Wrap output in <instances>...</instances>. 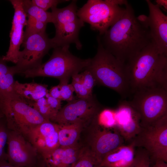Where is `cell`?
<instances>
[{
  "label": "cell",
  "mask_w": 167,
  "mask_h": 167,
  "mask_svg": "<svg viewBox=\"0 0 167 167\" xmlns=\"http://www.w3.org/2000/svg\"><path fill=\"white\" fill-rule=\"evenodd\" d=\"M125 6L121 17L99 36L105 49L126 64L152 41L148 28L135 17L130 5Z\"/></svg>",
  "instance_id": "obj_1"
},
{
  "label": "cell",
  "mask_w": 167,
  "mask_h": 167,
  "mask_svg": "<svg viewBox=\"0 0 167 167\" xmlns=\"http://www.w3.org/2000/svg\"><path fill=\"white\" fill-rule=\"evenodd\" d=\"M126 64L131 93L151 86L167 89V55L152 42Z\"/></svg>",
  "instance_id": "obj_2"
},
{
  "label": "cell",
  "mask_w": 167,
  "mask_h": 167,
  "mask_svg": "<svg viewBox=\"0 0 167 167\" xmlns=\"http://www.w3.org/2000/svg\"><path fill=\"white\" fill-rule=\"evenodd\" d=\"M97 53L85 69L92 74L96 83L110 88L125 98L131 93L126 64L106 50L100 37L97 38Z\"/></svg>",
  "instance_id": "obj_3"
},
{
  "label": "cell",
  "mask_w": 167,
  "mask_h": 167,
  "mask_svg": "<svg viewBox=\"0 0 167 167\" xmlns=\"http://www.w3.org/2000/svg\"><path fill=\"white\" fill-rule=\"evenodd\" d=\"M69 47L66 45L54 48L47 62L37 68L19 74L26 78L48 77L69 82L71 77L85 70L91 60V58L82 59L73 55L69 50Z\"/></svg>",
  "instance_id": "obj_4"
},
{
  "label": "cell",
  "mask_w": 167,
  "mask_h": 167,
  "mask_svg": "<svg viewBox=\"0 0 167 167\" xmlns=\"http://www.w3.org/2000/svg\"><path fill=\"white\" fill-rule=\"evenodd\" d=\"M129 101L140 116V124L145 127L167 114V89L151 86L138 90Z\"/></svg>",
  "instance_id": "obj_5"
},
{
  "label": "cell",
  "mask_w": 167,
  "mask_h": 167,
  "mask_svg": "<svg viewBox=\"0 0 167 167\" xmlns=\"http://www.w3.org/2000/svg\"><path fill=\"white\" fill-rule=\"evenodd\" d=\"M125 0H89L77 10L78 17L90 24L92 28L98 31L100 35L106 31L122 15Z\"/></svg>",
  "instance_id": "obj_6"
},
{
  "label": "cell",
  "mask_w": 167,
  "mask_h": 167,
  "mask_svg": "<svg viewBox=\"0 0 167 167\" xmlns=\"http://www.w3.org/2000/svg\"><path fill=\"white\" fill-rule=\"evenodd\" d=\"M0 111L8 128L25 138L32 128L48 121L26 101L20 99L10 100L0 96Z\"/></svg>",
  "instance_id": "obj_7"
},
{
  "label": "cell",
  "mask_w": 167,
  "mask_h": 167,
  "mask_svg": "<svg viewBox=\"0 0 167 167\" xmlns=\"http://www.w3.org/2000/svg\"><path fill=\"white\" fill-rule=\"evenodd\" d=\"M22 44L24 49L19 52L16 65L11 66L15 74L40 66L44 56L55 47L45 32L24 33Z\"/></svg>",
  "instance_id": "obj_8"
},
{
  "label": "cell",
  "mask_w": 167,
  "mask_h": 167,
  "mask_svg": "<svg viewBox=\"0 0 167 167\" xmlns=\"http://www.w3.org/2000/svg\"><path fill=\"white\" fill-rule=\"evenodd\" d=\"M135 147L144 149L155 161L167 162V114L155 123L142 127L139 133L130 142Z\"/></svg>",
  "instance_id": "obj_9"
},
{
  "label": "cell",
  "mask_w": 167,
  "mask_h": 167,
  "mask_svg": "<svg viewBox=\"0 0 167 167\" xmlns=\"http://www.w3.org/2000/svg\"><path fill=\"white\" fill-rule=\"evenodd\" d=\"M100 110L93 96L87 98H74L61 108L52 122L61 125L77 123L84 125L94 120Z\"/></svg>",
  "instance_id": "obj_10"
},
{
  "label": "cell",
  "mask_w": 167,
  "mask_h": 167,
  "mask_svg": "<svg viewBox=\"0 0 167 167\" xmlns=\"http://www.w3.org/2000/svg\"><path fill=\"white\" fill-rule=\"evenodd\" d=\"M6 145V160L15 166L32 167L41 156L24 136L9 129Z\"/></svg>",
  "instance_id": "obj_11"
},
{
  "label": "cell",
  "mask_w": 167,
  "mask_h": 167,
  "mask_svg": "<svg viewBox=\"0 0 167 167\" xmlns=\"http://www.w3.org/2000/svg\"><path fill=\"white\" fill-rule=\"evenodd\" d=\"M149 15H140L137 19L149 28L152 42L159 52L167 55V16L156 4L146 0Z\"/></svg>",
  "instance_id": "obj_12"
},
{
  "label": "cell",
  "mask_w": 167,
  "mask_h": 167,
  "mask_svg": "<svg viewBox=\"0 0 167 167\" xmlns=\"http://www.w3.org/2000/svg\"><path fill=\"white\" fill-rule=\"evenodd\" d=\"M92 135L91 153L97 166L111 151L124 144L125 140L115 129L110 130L97 124Z\"/></svg>",
  "instance_id": "obj_13"
},
{
  "label": "cell",
  "mask_w": 167,
  "mask_h": 167,
  "mask_svg": "<svg viewBox=\"0 0 167 167\" xmlns=\"http://www.w3.org/2000/svg\"><path fill=\"white\" fill-rule=\"evenodd\" d=\"M9 1L14 8V13L10 33L9 47L6 55L2 58L5 62H10L16 64L20 51V47L23 40V29L27 24V15L23 8V0Z\"/></svg>",
  "instance_id": "obj_14"
},
{
  "label": "cell",
  "mask_w": 167,
  "mask_h": 167,
  "mask_svg": "<svg viewBox=\"0 0 167 167\" xmlns=\"http://www.w3.org/2000/svg\"><path fill=\"white\" fill-rule=\"evenodd\" d=\"M115 129L125 141L130 142L140 132V116L129 101H123L115 110Z\"/></svg>",
  "instance_id": "obj_15"
},
{
  "label": "cell",
  "mask_w": 167,
  "mask_h": 167,
  "mask_svg": "<svg viewBox=\"0 0 167 167\" xmlns=\"http://www.w3.org/2000/svg\"><path fill=\"white\" fill-rule=\"evenodd\" d=\"M59 125L46 121L30 130L25 138L41 155L59 147Z\"/></svg>",
  "instance_id": "obj_16"
},
{
  "label": "cell",
  "mask_w": 167,
  "mask_h": 167,
  "mask_svg": "<svg viewBox=\"0 0 167 167\" xmlns=\"http://www.w3.org/2000/svg\"><path fill=\"white\" fill-rule=\"evenodd\" d=\"M84 23L77 15L55 18L54 24L55 34L51 39L55 47L70 46L73 43L78 49H81L82 45L79 40V34L80 29L84 26Z\"/></svg>",
  "instance_id": "obj_17"
},
{
  "label": "cell",
  "mask_w": 167,
  "mask_h": 167,
  "mask_svg": "<svg viewBox=\"0 0 167 167\" xmlns=\"http://www.w3.org/2000/svg\"><path fill=\"white\" fill-rule=\"evenodd\" d=\"M81 150L78 144L66 148L59 147L41 155L46 167H73Z\"/></svg>",
  "instance_id": "obj_18"
},
{
  "label": "cell",
  "mask_w": 167,
  "mask_h": 167,
  "mask_svg": "<svg viewBox=\"0 0 167 167\" xmlns=\"http://www.w3.org/2000/svg\"><path fill=\"white\" fill-rule=\"evenodd\" d=\"M135 148L132 143L117 147L108 153L97 167H132Z\"/></svg>",
  "instance_id": "obj_19"
},
{
  "label": "cell",
  "mask_w": 167,
  "mask_h": 167,
  "mask_svg": "<svg viewBox=\"0 0 167 167\" xmlns=\"http://www.w3.org/2000/svg\"><path fill=\"white\" fill-rule=\"evenodd\" d=\"M48 86L33 81L30 83H21L15 81L14 88L15 92L24 100L28 104L45 97L49 93Z\"/></svg>",
  "instance_id": "obj_20"
},
{
  "label": "cell",
  "mask_w": 167,
  "mask_h": 167,
  "mask_svg": "<svg viewBox=\"0 0 167 167\" xmlns=\"http://www.w3.org/2000/svg\"><path fill=\"white\" fill-rule=\"evenodd\" d=\"M11 67L7 66L5 62L0 59V94L7 99L25 100L15 92L14 79L15 75Z\"/></svg>",
  "instance_id": "obj_21"
},
{
  "label": "cell",
  "mask_w": 167,
  "mask_h": 167,
  "mask_svg": "<svg viewBox=\"0 0 167 167\" xmlns=\"http://www.w3.org/2000/svg\"><path fill=\"white\" fill-rule=\"evenodd\" d=\"M83 125L78 123L63 125H59L58 138L59 147L66 148L77 145Z\"/></svg>",
  "instance_id": "obj_22"
},
{
  "label": "cell",
  "mask_w": 167,
  "mask_h": 167,
  "mask_svg": "<svg viewBox=\"0 0 167 167\" xmlns=\"http://www.w3.org/2000/svg\"><path fill=\"white\" fill-rule=\"evenodd\" d=\"M24 9L27 17L30 16L46 24L54 23V19L51 12L45 11L34 4L32 0H23Z\"/></svg>",
  "instance_id": "obj_23"
},
{
  "label": "cell",
  "mask_w": 167,
  "mask_h": 167,
  "mask_svg": "<svg viewBox=\"0 0 167 167\" xmlns=\"http://www.w3.org/2000/svg\"><path fill=\"white\" fill-rule=\"evenodd\" d=\"M96 120L98 124L103 126L115 128V110L107 109L100 110L96 116Z\"/></svg>",
  "instance_id": "obj_24"
},
{
  "label": "cell",
  "mask_w": 167,
  "mask_h": 167,
  "mask_svg": "<svg viewBox=\"0 0 167 167\" xmlns=\"http://www.w3.org/2000/svg\"><path fill=\"white\" fill-rule=\"evenodd\" d=\"M28 105L32 107L47 120L52 121L55 116L46 101L45 97L31 102Z\"/></svg>",
  "instance_id": "obj_25"
},
{
  "label": "cell",
  "mask_w": 167,
  "mask_h": 167,
  "mask_svg": "<svg viewBox=\"0 0 167 167\" xmlns=\"http://www.w3.org/2000/svg\"><path fill=\"white\" fill-rule=\"evenodd\" d=\"M72 77L71 84L78 98H87L92 96V92L88 90L84 85L80 74H75Z\"/></svg>",
  "instance_id": "obj_26"
},
{
  "label": "cell",
  "mask_w": 167,
  "mask_h": 167,
  "mask_svg": "<svg viewBox=\"0 0 167 167\" xmlns=\"http://www.w3.org/2000/svg\"><path fill=\"white\" fill-rule=\"evenodd\" d=\"M89 150L82 148L79 157L73 167H97Z\"/></svg>",
  "instance_id": "obj_27"
},
{
  "label": "cell",
  "mask_w": 167,
  "mask_h": 167,
  "mask_svg": "<svg viewBox=\"0 0 167 167\" xmlns=\"http://www.w3.org/2000/svg\"><path fill=\"white\" fill-rule=\"evenodd\" d=\"M138 148H139L135 150L132 167H150L151 160L149 153L144 149Z\"/></svg>",
  "instance_id": "obj_28"
},
{
  "label": "cell",
  "mask_w": 167,
  "mask_h": 167,
  "mask_svg": "<svg viewBox=\"0 0 167 167\" xmlns=\"http://www.w3.org/2000/svg\"><path fill=\"white\" fill-rule=\"evenodd\" d=\"M2 118L0 119V161L6 160L5 148L6 145L9 131L6 121H2L1 120Z\"/></svg>",
  "instance_id": "obj_29"
},
{
  "label": "cell",
  "mask_w": 167,
  "mask_h": 167,
  "mask_svg": "<svg viewBox=\"0 0 167 167\" xmlns=\"http://www.w3.org/2000/svg\"><path fill=\"white\" fill-rule=\"evenodd\" d=\"M27 24L24 33H39L45 32L47 24L38 21L30 16H27Z\"/></svg>",
  "instance_id": "obj_30"
},
{
  "label": "cell",
  "mask_w": 167,
  "mask_h": 167,
  "mask_svg": "<svg viewBox=\"0 0 167 167\" xmlns=\"http://www.w3.org/2000/svg\"><path fill=\"white\" fill-rule=\"evenodd\" d=\"M68 83V81L61 80L60 81L58 85L60 87L61 100L69 102L74 99L73 96L74 90L71 84Z\"/></svg>",
  "instance_id": "obj_31"
},
{
  "label": "cell",
  "mask_w": 167,
  "mask_h": 167,
  "mask_svg": "<svg viewBox=\"0 0 167 167\" xmlns=\"http://www.w3.org/2000/svg\"><path fill=\"white\" fill-rule=\"evenodd\" d=\"M80 74L84 85L88 90L92 92L93 88L96 83L92 75L87 69H85Z\"/></svg>",
  "instance_id": "obj_32"
},
{
  "label": "cell",
  "mask_w": 167,
  "mask_h": 167,
  "mask_svg": "<svg viewBox=\"0 0 167 167\" xmlns=\"http://www.w3.org/2000/svg\"><path fill=\"white\" fill-rule=\"evenodd\" d=\"M61 0H32V3L46 11L49 8L57 7L59 3L68 1Z\"/></svg>",
  "instance_id": "obj_33"
},
{
  "label": "cell",
  "mask_w": 167,
  "mask_h": 167,
  "mask_svg": "<svg viewBox=\"0 0 167 167\" xmlns=\"http://www.w3.org/2000/svg\"><path fill=\"white\" fill-rule=\"evenodd\" d=\"M45 98L47 104L56 116L62 108V101L50 96L49 93L47 95Z\"/></svg>",
  "instance_id": "obj_34"
},
{
  "label": "cell",
  "mask_w": 167,
  "mask_h": 167,
  "mask_svg": "<svg viewBox=\"0 0 167 167\" xmlns=\"http://www.w3.org/2000/svg\"><path fill=\"white\" fill-rule=\"evenodd\" d=\"M49 93L50 96L61 100L59 85L52 87L49 91Z\"/></svg>",
  "instance_id": "obj_35"
},
{
  "label": "cell",
  "mask_w": 167,
  "mask_h": 167,
  "mask_svg": "<svg viewBox=\"0 0 167 167\" xmlns=\"http://www.w3.org/2000/svg\"><path fill=\"white\" fill-rule=\"evenodd\" d=\"M156 4L160 8H161L166 11L167 10V1L166 0H156Z\"/></svg>",
  "instance_id": "obj_36"
},
{
  "label": "cell",
  "mask_w": 167,
  "mask_h": 167,
  "mask_svg": "<svg viewBox=\"0 0 167 167\" xmlns=\"http://www.w3.org/2000/svg\"><path fill=\"white\" fill-rule=\"evenodd\" d=\"M155 162V164L152 167H167V163L164 161L157 160Z\"/></svg>",
  "instance_id": "obj_37"
},
{
  "label": "cell",
  "mask_w": 167,
  "mask_h": 167,
  "mask_svg": "<svg viewBox=\"0 0 167 167\" xmlns=\"http://www.w3.org/2000/svg\"><path fill=\"white\" fill-rule=\"evenodd\" d=\"M0 167H19L14 166L6 160H2L0 161Z\"/></svg>",
  "instance_id": "obj_38"
},
{
  "label": "cell",
  "mask_w": 167,
  "mask_h": 167,
  "mask_svg": "<svg viewBox=\"0 0 167 167\" xmlns=\"http://www.w3.org/2000/svg\"><path fill=\"white\" fill-rule=\"evenodd\" d=\"M32 167H46L41 156L39 159L36 164Z\"/></svg>",
  "instance_id": "obj_39"
},
{
  "label": "cell",
  "mask_w": 167,
  "mask_h": 167,
  "mask_svg": "<svg viewBox=\"0 0 167 167\" xmlns=\"http://www.w3.org/2000/svg\"><path fill=\"white\" fill-rule=\"evenodd\" d=\"M4 117V116L2 112L0 111V119Z\"/></svg>",
  "instance_id": "obj_40"
}]
</instances>
